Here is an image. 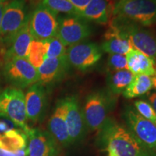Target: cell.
Returning a JSON list of instances; mask_svg holds the SVG:
<instances>
[{
    "label": "cell",
    "instance_id": "13",
    "mask_svg": "<svg viewBox=\"0 0 156 156\" xmlns=\"http://www.w3.org/2000/svg\"><path fill=\"white\" fill-rule=\"evenodd\" d=\"M27 136L28 156H57L58 142L49 132L30 128Z\"/></svg>",
    "mask_w": 156,
    "mask_h": 156
},
{
    "label": "cell",
    "instance_id": "37",
    "mask_svg": "<svg viewBox=\"0 0 156 156\" xmlns=\"http://www.w3.org/2000/svg\"><path fill=\"white\" fill-rule=\"evenodd\" d=\"M155 68H156V65H155Z\"/></svg>",
    "mask_w": 156,
    "mask_h": 156
},
{
    "label": "cell",
    "instance_id": "25",
    "mask_svg": "<svg viewBox=\"0 0 156 156\" xmlns=\"http://www.w3.org/2000/svg\"><path fill=\"white\" fill-rule=\"evenodd\" d=\"M42 5L56 15L64 13L77 17V11L68 0H43Z\"/></svg>",
    "mask_w": 156,
    "mask_h": 156
},
{
    "label": "cell",
    "instance_id": "16",
    "mask_svg": "<svg viewBox=\"0 0 156 156\" xmlns=\"http://www.w3.org/2000/svg\"><path fill=\"white\" fill-rule=\"evenodd\" d=\"M34 40L29 27V19L24 26L15 35L5 51V62L15 58H28L31 42Z\"/></svg>",
    "mask_w": 156,
    "mask_h": 156
},
{
    "label": "cell",
    "instance_id": "12",
    "mask_svg": "<svg viewBox=\"0 0 156 156\" xmlns=\"http://www.w3.org/2000/svg\"><path fill=\"white\" fill-rule=\"evenodd\" d=\"M63 99L68 133L73 144L83 140L87 128L84 119L83 108H81L77 97L72 95Z\"/></svg>",
    "mask_w": 156,
    "mask_h": 156
},
{
    "label": "cell",
    "instance_id": "7",
    "mask_svg": "<svg viewBox=\"0 0 156 156\" xmlns=\"http://www.w3.org/2000/svg\"><path fill=\"white\" fill-rule=\"evenodd\" d=\"M28 19L25 0H12L8 2L2 19L0 31V41L2 44L7 47Z\"/></svg>",
    "mask_w": 156,
    "mask_h": 156
},
{
    "label": "cell",
    "instance_id": "5",
    "mask_svg": "<svg viewBox=\"0 0 156 156\" xmlns=\"http://www.w3.org/2000/svg\"><path fill=\"white\" fill-rule=\"evenodd\" d=\"M114 101L108 93L97 91L86 97L83 108V116L87 129L98 131L108 118Z\"/></svg>",
    "mask_w": 156,
    "mask_h": 156
},
{
    "label": "cell",
    "instance_id": "23",
    "mask_svg": "<svg viewBox=\"0 0 156 156\" xmlns=\"http://www.w3.org/2000/svg\"><path fill=\"white\" fill-rule=\"evenodd\" d=\"M133 77L134 75L129 69L112 72L108 78V85L111 93L115 95L123 93Z\"/></svg>",
    "mask_w": 156,
    "mask_h": 156
},
{
    "label": "cell",
    "instance_id": "4",
    "mask_svg": "<svg viewBox=\"0 0 156 156\" xmlns=\"http://www.w3.org/2000/svg\"><path fill=\"white\" fill-rule=\"evenodd\" d=\"M122 117L125 126L145 148L151 156H156V125L142 117L134 107L127 106Z\"/></svg>",
    "mask_w": 156,
    "mask_h": 156
},
{
    "label": "cell",
    "instance_id": "11",
    "mask_svg": "<svg viewBox=\"0 0 156 156\" xmlns=\"http://www.w3.org/2000/svg\"><path fill=\"white\" fill-rule=\"evenodd\" d=\"M90 34L88 25L80 17L70 16L63 17L58 21L56 36L65 46L69 47L82 43Z\"/></svg>",
    "mask_w": 156,
    "mask_h": 156
},
{
    "label": "cell",
    "instance_id": "31",
    "mask_svg": "<svg viewBox=\"0 0 156 156\" xmlns=\"http://www.w3.org/2000/svg\"><path fill=\"white\" fill-rule=\"evenodd\" d=\"M0 156H28V147L21 150L15 153H10L0 149Z\"/></svg>",
    "mask_w": 156,
    "mask_h": 156
},
{
    "label": "cell",
    "instance_id": "29",
    "mask_svg": "<svg viewBox=\"0 0 156 156\" xmlns=\"http://www.w3.org/2000/svg\"><path fill=\"white\" fill-rule=\"evenodd\" d=\"M20 129L14 122L7 116L0 114V134L5 133L9 130Z\"/></svg>",
    "mask_w": 156,
    "mask_h": 156
},
{
    "label": "cell",
    "instance_id": "21",
    "mask_svg": "<svg viewBox=\"0 0 156 156\" xmlns=\"http://www.w3.org/2000/svg\"><path fill=\"white\" fill-rule=\"evenodd\" d=\"M28 136L20 129L9 130L0 134V149L15 153L27 148Z\"/></svg>",
    "mask_w": 156,
    "mask_h": 156
},
{
    "label": "cell",
    "instance_id": "32",
    "mask_svg": "<svg viewBox=\"0 0 156 156\" xmlns=\"http://www.w3.org/2000/svg\"><path fill=\"white\" fill-rule=\"evenodd\" d=\"M148 101H149L148 103L151 105V106L156 112V91H154L148 95Z\"/></svg>",
    "mask_w": 156,
    "mask_h": 156
},
{
    "label": "cell",
    "instance_id": "15",
    "mask_svg": "<svg viewBox=\"0 0 156 156\" xmlns=\"http://www.w3.org/2000/svg\"><path fill=\"white\" fill-rule=\"evenodd\" d=\"M48 127L49 133L58 143L61 144L64 147H67L73 144L68 133L66 123L64 99L59 100L56 103L53 114L48 120Z\"/></svg>",
    "mask_w": 156,
    "mask_h": 156
},
{
    "label": "cell",
    "instance_id": "33",
    "mask_svg": "<svg viewBox=\"0 0 156 156\" xmlns=\"http://www.w3.org/2000/svg\"><path fill=\"white\" fill-rule=\"evenodd\" d=\"M7 2L5 3H0V31H1V24H2V19L4 10H5V8L7 5Z\"/></svg>",
    "mask_w": 156,
    "mask_h": 156
},
{
    "label": "cell",
    "instance_id": "14",
    "mask_svg": "<svg viewBox=\"0 0 156 156\" xmlns=\"http://www.w3.org/2000/svg\"><path fill=\"white\" fill-rule=\"evenodd\" d=\"M25 101L28 121L37 123L46 108V91L41 84L38 83L29 87L25 95Z\"/></svg>",
    "mask_w": 156,
    "mask_h": 156
},
{
    "label": "cell",
    "instance_id": "3",
    "mask_svg": "<svg viewBox=\"0 0 156 156\" xmlns=\"http://www.w3.org/2000/svg\"><path fill=\"white\" fill-rule=\"evenodd\" d=\"M112 15L142 26L156 25V0H116Z\"/></svg>",
    "mask_w": 156,
    "mask_h": 156
},
{
    "label": "cell",
    "instance_id": "28",
    "mask_svg": "<svg viewBox=\"0 0 156 156\" xmlns=\"http://www.w3.org/2000/svg\"><path fill=\"white\" fill-rule=\"evenodd\" d=\"M108 67L112 72L122 69H128L126 56L122 54H109Z\"/></svg>",
    "mask_w": 156,
    "mask_h": 156
},
{
    "label": "cell",
    "instance_id": "22",
    "mask_svg": "<svg viewBox=\"0 0 156 156\" xmlns=\"http://www.w3.org/2000/svg\"><path fill=\"white\" fill-rule=\"evenodd\" d=\"M153 87L151 77L142 74L135 75L123 92V95L126 98L132 99L146 94Z\"/></svg>",
    "mask_w": 156,
    "mask_h": 156
},
{
    "label": "cell",
    "instance_id": "2",
    "mask_svg": "<svg viewBox=\"0 0 156 156\" xmlns=\"http://www.w3.org/2000/svg\"><path fill=\"white\" fill-rule=\"evenodd\" d=\"M109 23L129 41L132 48L149 56L156 65V35L129 20L114 17Z\"/></svg>",
    "mask_w": 156,
    "mask_h": 156
},
{
    "label": "cell",
    "instance_id": "18",
    "mask_svg": "<svg viewBox=\"0 0 156 156\" xmlns=\"http://www.w3.org/2000/svg\"><path fill=\"white\" fill-rule=\"evenodd\" d=\"M132 48L129 41L120 34L114 25L109 23V28L104 35V41L101 48L109 54L126 55Z\"/></svg>",
    "mask_w": 156,
    "mask_h": 156
},
{
    "label": "cell",
    "instance_id": "17",
    "mask_svg": "<svg viewBox=\"0 0 156 156\" xmlns=\"http://www.w3.org/2000/svg\"><path fill=\"white\" fill-rule=\"evenodd\" d=\"M113 6L114 2L112 5L110 0H91L85 8L78 13L77 17L98 24L106 25L110 22Z\"/></svg>",
    "mask_w": 156,
    "mask_h": 156
},
{
    "label": "cell",
    "instance_id": "1",
    "mask_svg": "<svg viewBox=\"0 0 156 156\" xmlns=\"http://www.w3.org/2000/svg\"><path fill=\"white\" fill-rule=\"evenodd\" d=\"M96 145L101 150L113 151L119 156H151L125 125L111 117L98 131Z\"/></svg>",
    "mask_w": 156,
    "mask_h": 156
},
{
    "label": "cell",
    "instance_id": "19",
    "mask_svg": "<svg viewBox=\"0 0 156 156\" xmlns=\"http://www.w3.org/2000/svg\"><path fill=\"white\" fill-rule=\"evenodd\" d=\"M68 65L66 55L58 58H46L37 69L39 75L38 83L43 85L56 80L65 72Z\"/></svg>",
    "mask_w": 156,
    "mask_h": 156
},
{
    "label": "cell",
    "instance_id": "34",
    "mask_svg": "<svg viewBox=\"0 0 156 156\" xmlns=\"http://www.w3.org/2000/svg\"><path fill=\"white\" fill-rule=\"evenodd\" d=\"M155 70H156V68H155ZM151 79H152V82H153V88H155L156 90V71H155V75H154L153 77H151Z\"/></svg>",
    "mask_w": 156,
    "mask_h": 156
},
{
    "label": "cell",
    "instance_id": "30",
    "mask_svg": "<svg viewBox=\"0 0 156 156\" xmlns=\"http://www.w3.org/2000/svg\"><path fill=\"white\" fill-rule=\"evenodd\" d=\"M68 1L72 4V5L77 11L78 15V13L83 11L88 5L91 0H68Z\"/></svg>",
    "mask_w": 156,
    "mask_h": 156
},
{
    "label": "cell",
    "instance_id": "8",
    "mask_svg": "<svg viewBox=\"0 0 156 156\" xmlns=\"http://www.w3.org/2000/svg\"><path fill=\"white\" fill-rule=\"evenodd\" d=\"M3 74L6 80L20 89L30 87L39 81L38 70L24 58H15L6 62Z\"/></svg>",
    "mask_w": 156,
    "mask_h": 156
},
{
    "label": "cell",
    "instance_id": "9",
    "mask_svg": "<svg viewBox=\"0 0 156 156\" xmlns=\"http://www.w3.org/2000/svg\"><path fill=\"white\" fill-rule=\"evenodd\" d=\"M58 25L56 15L42 4L29 16V27L34 40L46 41L56 36Z\"/></svg>",
    "mask_w": 156,
    "mask_h": 156
},
{
    "label": "cell",
    "instance_id": "10",
    "mask_svg": "<svg viewBox=\"0 0 156 156\" xmlns=\"http://www.w3.org/2000/svg\"><path fill=\"white\" fill-rule=\"evenodd\" d=\"M102 55L101 47L94 43H80L69 46L66 52L68 64L81 71L95 65Z\"/></svg>",
    "mask_w": 156,
    "mask_h": 156
},
{
    "label": "cell",
    "instance_id": "6",
    "mask_svg": "<svg viewBox=\"0 0 156 156\" xmlns=\"http://www.w3.org/2000/svg\"><path fill=\"white\" fill-rule=\"evenodd\" d=\"M0 114L7 116L25 134L30 131L22 90L9 87L0 91Z\"/></svg>",
    "mask_w": 156,
    "mask_h": 156
},
{
    "label": "cell",
    "instance_id": "36",
    "mask_svg": "<svg viewBox=\"0 0 156 156\" xmlns=\"http://www.w3.org/2000/svg\"><path fill=\"white\" fill-rule=\"evenodd\" d=\"M9 0H0V3H5V2H7Z\"/></svg>",
    "mask_w": 156,
    "mask_h": 156
},
{
    "label": "cell",
    "instance_id": "35",
    "mask_svg": "<svg viewBox=\"0 0 156 156\" xmlns=\"http://www.w3.org/2000/svg\"><path fill=\"white\" fill-rule=\"evenodd\" d=\"M107 152H108V156H119L113 151H108Z\"/></svg>",
    "mask_w": 156,
    "mask_h": 156
},
{
    "label": "cell",
    "instance_id": "27",
    "mask_svg": "<svg viewBox=\"0 0 156 156\" xmlns=\"http://www.w3.org/2000/svg\"><path fill=\"white\" fill-rule=\"evenodd\" d=\"M134 106L135 110L142 117L156 125V112L149 103L143 100H137L134 101Z\"/></svg>",
    "mask_w": 156,
    "mask_h": 156
},
{
    "label": "cell",
    "instance_id": "26",
    "mask_svg": "<svg viewBox=\"0 0 156 156\" xmlns=\"http://www.w3.org/2000/svg\"><path fill=\"white\" fill-rule=\"evenodd\" d=\"M48 49L46 58H58L66 55L67 48L57 36L47 40Z\"/></svg>",
    "mask_w": 156,
    "mask_h": 156
},
{
    "label": "cell",
    "instance_id": "24",
    "mask_svg": "<svg viewBox=\"0 0 156 156\" xmlns=\"http://www.w3.org/2000/svg\"><path fill=\"white\" fill-rule=\"evenodd\" d=\"M48 42L46 41L33 40L27 59L36 69L40 67L46 58Z\"/></svg>",
    "mask_w": 156,
    "mask_h": 156
},
{
    "label": "cell",
    "instance_id": "20",
    "mask_svg": "<svg viewBox=\"0 0 156 156\" xmlns=\"http://www.w3.org/2000/svg\"><path fill=\"white\" fill-rule=\"evenodd\" d=\"M128 69L134 75H145L153 77L155 73V63L149 56L132 48L126 54Z\"/></svg>",
    "mask_w": 156,
    "mask_h": 156
}]
</instances>
